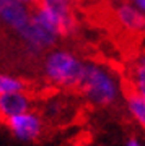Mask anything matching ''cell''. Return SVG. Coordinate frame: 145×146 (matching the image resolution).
I'll return each instance as SVG.
<instances>
[{"label":"cell","instance_id":"8992f818","mask_svg":"<svg viewBox=\"0 0 145 146\" xmlns=\"http://www.w3.org/2000/svg\"><path fill=\"white\" fill-rule=\"evenodd\" d=\"M33 99L26 91H13V93L0 94V120L5 122L10 117L31 110Z\"/></svg>","mask_w":145,"mask_h":146},{"label":"cell","instance_id":"4fadbf2b","mask_svg":"<svg viewBox=\"0 0 145 146\" xmlns=\"http://www.w3.org/2000/svg\"><path fill=\"white\" fill-rule=\"evenodd\" d=\"M126 146H142V143H140L137 138H130V140H127Z\"/></svg>","mask_w":145,"mask_h":146},{"label":"cell","instance_id":"9a60e30c","mask_svg":"<svg viewBox=\"0 0 145 146\" xmlns=\"http://www.w3.org/2000/svg\"><path fill=\"white\" fill-rule=\"evenodd\" d=\"M8 2H10V0H0V8L5 5V3H8Z\"/></svg>","mask_w":145,"mask_h":146},{"label":"cell","instance_id":"52a82bcc","mask_svg":"<svg viewBox=\"0 0 145 146\" xmlns=\"http://www.w3.org/2000/svg\"><path fill=\"white\" fill-rule=\"evenodd\" d=\"M30 16H31V7L20 3L16 0H10L0 8V21L15 33L20 31L28 23Z\"/></svg>","mask_w":145,"mask_h":146},{"label":"cell","instance_id":"30bf717a","mask_svg":"<svg viewBox=\"0 0 145 146\" xmlns=\"http://www.w3.org/2000/svg\"><path fill=\"white\" fill-rule=\"evenodd\" d=\"M13 91H26V83L18 76L0 73V94L13 93Z\"/></svg>","mask_w":145,"mask_h":146},{"label":"cell","instance_id":"8fae6325","mask_svg":"<svg viewBox=\"0 0 145 146\" xmlns=\"http://www.w3.org/2000/svg\"><path fill=\"white\" fill-rule=\"evenodd\" d=\"M132 86L134 91L137 93L145 94V63H144V57L137 60L134 70H132Z\"/></svg>","mask_w":145,"mask_h":146},{"label":"cell","instance_id":"5bb4252c","mask_svg":"<svg viewBox=\"0 0 145 146\" xmlns=\"http://www.w3.org/2000/svg\"><path fill=\"white\" fill-rule=\"evenodd\" d=\"M16 2H20V3H25V5H28V7H34L38 0H16Z\"/></svg>","mask_w":145,"mask_h":146},{"label":"cell","instance_id":"ba28073f","mask_svg":"<svg viewBox=\"0 0 145 146\" xmlns=\"http://www.w3.org/2000/svg\"><path fill=\"white\" fill-rule=\"evenodd\" d=\"M116 18H117V23L127 33L139 34V33L144 31V26H145L144 11L139 10L137 7H134L129 2L127 3H121L116 8Z\"/></svg>","mask_w":145,"mask_h":146},{"label":"cell","instance_id":"6da1fadb","mask_svg":"<svg viewBox=\"0 0 145 146\" xmlns=\"http://www.w3.org/2000/svg\"><path fill=\"white\" fill-rule=\"evenodd\" d=\"M78 89L90 104L96 107H108L119 99L121 83L111 68L98 62H88L85 63Z\"/></svg>","mask_w":145,"mask_h":146},{"label":"cell","instance_id":"2e32d148","mask_svg":"<svg viewBox=\"0 0 145 146\" xmlns=\"http://www.w3.org/2000/svg\"><path fill=\"white\" fill-rule=\"evenodd\" d=\"M65 2H68V3H70V5H73V3H77L78 0H65Z\"/></svg>","mask_w":145,"mask_h":146},{"label":"cell","instance_id":"7a4b0ae2","mask_svg":"<svg viewBox=\"0 0 145 146\" xmlns=\"http://www.w3.org/2000/svg\"><path fill=\"white\" fill-rule=\"evenodd\" d=\"M85 62L70 50L54 49L44 57L42 72L47 83L60 89H75L82 81Z\"/></svg>","mask_w":145,"mask_h":146},{"label":"cell","instance_id":"5b68a950","mask_svg":"<svg viewBox=\"0 0 145 146\" xmlns=\"http://www.w3.org/2000/svg\"><path fill=\"white\" fill-rule=\"evenodd\" d=\"M5 123L8 125L13 136L21 141L38 140L42 133V128H44L42 119L33 110H26L23 114L10 117L8 120H5Z\"/></svg>","mask_w":145,"mask_h":146},{"label":"cell","instance_id":"9c48e42d","mask_svg":"<svg viewBox=\"0 0 145 146\" xmlns=\"http://www.w3.org/2000/svg\"><path fill=\"white\" fill-rule=\"evenodd\" d=\"M127 109L130 115L137 120L139 125H145V94L137 93V91H130L127 94Z\"/></svg>","mask_w":145,"mask_h":146},{"label":"cell","instance_id":"277c9868","mask_svg":"<svg viewBox=\"0 0 145 146\" xmlns=\"http://www.w3.org/2000/svg\"><path fill=\"white\" fill-rule=\"evenodd\" d=\"M36 7L46 11V15L54 21L60 37H67L75 33L77 20L73 16L72 5L68 2L65 0H38Z\"/></svg>","mask_w":145,"mask_h":146},{"label":"cell","instance_id":"3957f363","mask_svg":"<svg viewBox=\"0 0 145 146\" xmlns=\"http://www.w3.org/2000/svg\"><path fill=\"white\" fill-rule=\"evenodd\" d=\"M16 34L31 54L47 52L60 39L59 29L54 25V21L36 5L31 7L30 20L20 31H16Z\"/></svg>","mask_w":145,"mask_h":146},{"label":"cell","instance_id":"7c38bea8","mask_svg":"<svg viewBox=\"0 0 145 146\" xmlns=\"http://www.w3.org/2000/svg\"><path fill=\"white\" fill-rule=\"evenodd\" d=\"M129 3H132L134 7H137L139 10H145V0H129Z\"/></svg>","mask_w":145,"mask_h":146}]
</instances>
